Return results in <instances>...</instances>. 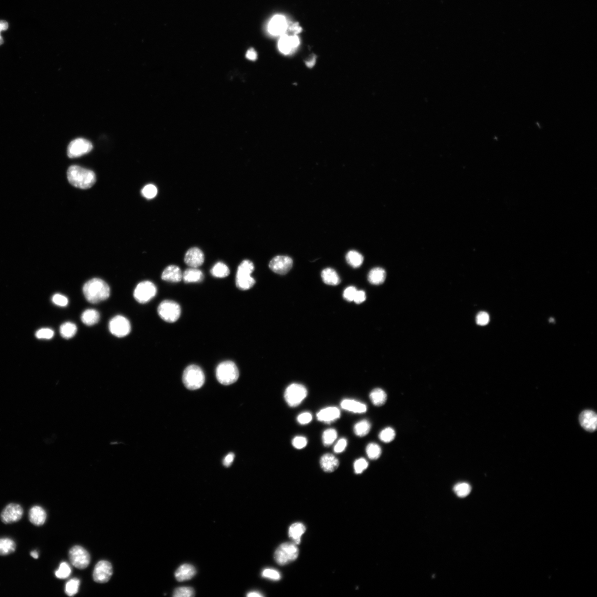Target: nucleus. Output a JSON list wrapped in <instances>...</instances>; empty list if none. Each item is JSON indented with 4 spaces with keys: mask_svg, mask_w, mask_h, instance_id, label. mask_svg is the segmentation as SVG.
Returning a JSON list of instances; mask_svg holds the SVG:
<instances>
[{
    "mask_svg": "<svg viewBox=\"0 0 597 597\" xmlns=\"http://www.w3.org/2000/svg\"><path fill=\"white\" fill-rule=\"evenodd\" d=\"M86 299L91 304H97L108 298L110 288L103 280L93 278L87 281L83 288Z\"/></svg>",
    "mask_w": 597,
    "mask_h": 597,
    "instance_id": "1",
    "label": "nucleus"
},
{
    "mask_svg": "<svg viewBox=\"0 0 597 597\" xmlns=\"http://www.w3.org/2000/svg\"><path fill=\"white\" fill-rule=\"evenodd\" d=\"M70 184L77 188L87 189L92 187L96 181L94 171L78 166L70 167L67 171Z\"/></svg>",
    "mask_w": 597,
    "mask_h": 597,
    "instance_id": "2",
    "label": "nucleus"
},
{
    "mask_svg": "<svg viewBox=\"0 0 597 597\" xmlns=\"http://www.w3.org/2000/svg\"><path fill=\"white\" fill-rule=\"evenodd\" d=\"M254 269V263L249 260L242 261L240 264L237 269L236 284L240 290H249L254 286L256 281L251 276Z\"/></svg>",
    "mask_w": 597,
    "mask_h": 597,
    "instance_id": "3",
    "label": "nucleus"
},
{
    "mask_svg": "<svg viewBox=\"0 0 597 597\" xmlns=\"http://www.w3.org/2000/svg\"><path fill=\"white\" fill-rule=\"evenodd\" d=\"M217 381L223 385H231L239 379V371L234 362L224 361L217 366L216 370Z\"/></svg>",
    "mask_w": 597,
    "mask_h": 597,
    "instance_id": "4",
    "label": "nucleus"
},
{
    "mask_svg": "<svg viewBox=\"0 0 597 597\" xmlns=\"http://www.w3.org/2000/svg\"><path fill=\"white\" fill-rule=\"evenodd\" d=\"M205 380L204 372L201 368L197 365L189 366L183 372V384L188 389H200L204 385Z\"/></svg>",
    "mask_w": 597,
    "mask_h": 597,
    "instance_id": "5",
    "label": "nucleus"
},
{
    "mask_svg": "<svg viewBox=\"0 0 597 597\" xmlns=\"http://www.w3.org/2000/svg\"><path fill=\"white\" fill-rule=\"evenodd\" d=\"M298 549L295 543H286L279 546L274 554L275 560L279 565H286L298 558Z\"/></svg>",
    "mask_w": 597,
    "mask_h": 597,
    "instance_id": "6",
    "label": "nucleus"
},
{
    "mask_svg": "<svg viewBox=\"0 0 597 597\" xmlns=\"http://www.w3.org/2000/svg\"><path fill=\"white\" fill-rule=\"evenodd\" d=\"M158 313L167 323H173L181 315V307L178 303L172 300L162 301L158 307Z\"/></svg>",
    "mask_w": 597,
    "mask_h": 597,
    "instance_id": "7",
    "label": "nucleus"
},
{
    "mask_svg": "<svg viewBox=\"0 0 597 597\" xmlns=\"http://www.w3.org/2000/svg\"><path fill=\"white\" fill-rule=\"evenodd\" d=\"M307 395L305 386L298 384L289 385L284 393V399L291 407H296L299 405Z\"/></svg>",
    "mask_w": 597,
    "mask_h": 597,
    "instance_id": "8",
    "label": "nucleus"
},
{
    "mask_svg": "<svg viewBox=\"0 0 597 597\" xmlns=\"http://www.w3.org/2000/svg\"><path fill=\"white\" fill-rule=\"evenodd\" d=\"M156 286L150 281L139 283L135 288L133 296L135 299L141 304H145L156 295Z\"/></svg>",
    "mask_w": 597,
    "mask_h": 597,
    "instance_id": "9",
    "label": "nucleus"
},
{
    "mask_svg": "<svg viewBox=\"0 0 597 597\" xmlns=\"http://www.w3.org/2000/svg\"><path fill=\"white\" fill-rule=\"evenodd\" d=\"M69 559L72 565L79 569H85L89 565L90 556L85 549L75 546L69 551Z\"/></svg>",
    "mask_w": 597,
    "mask_h": 597,
    "instance_id": "10",
    "label": "nucleus"
},
{
    "mask_svg": "<svg viewBox=\"0 0 597 597\" xmlns=\"http://www.w3.org/2000/svg\"><path fill=\"white\" fill-rule=\"evenodd\" d=\"M109 328L115 337L124 338L129 334L131 326L128 319L123 316L118 315L110 320Z\"/></svg>",
    "mask_w": 597,
    "mask_h": 597,
    "instance_id": "11",
    "label": "nucleus"
},
{
    "mask_svg": "<svg viewBox=\"0 0 597 597\" xmlns=\"http://www.w3.org/2000/svg\"><path fill=\"white\" fill-rule=\"evenodd\" d=\"M92 143L85 138H77L69 143L68 147V156L74 158L81 157L89 153L92 149Z\"/></svg>",
    "mask_w": 597,
    "mask_h": 597,
    "instance_id": "12",
    "label": "nucleus"
},
{
    "mask_svg": "<svg viewBox=\"0 0 597 597\" xmlns=\"http://www.w3.org/2000/svg\"><path fill=\"white\" fill-rule=\"evenodd\" d=\"M113 573V569L111 564L107 561H100L94 568L93 578L96 582L104 584L110 580Z\"/></svg>",
    "mask_w": 597,
    "mask_h": 597,
    "instance_id": "13",
    "label": "nucleus"
},
{
    "mask_svg": "<svg viewBox=\"0 0 597 597\" xmlns=\"http://www.w3.org/2000/svg\"><path fill=\"white\" fill-rule=\"evenodd\" d=\"M293 264V259L289 256H278L270 260L269 267L274 273L283 275L290 271Z\"/></svg>",
    "mask_w": 597,
    "mask_h": 597,
    "instance_id": "14",
    "label": "nucleus"
},
{
    "mask_svg": "<svg viewBox=\"0 0 597 597\" xmlns=\"http://www.w3.org/2000/svg\"><path fill=\"white\" fill-rule=\"evenodd\" d=\"M23 514L22 507L18 504L11 503L4 508L1 514V519L4 524H11L21 520Z\"/></svg>",
    "mask_w": 597,
    "mask_h": 597,
    "instance_id": "15",
    "label": "nucleus"
},
{
    "mask_svg": "<svg viewBox=\"0 0 597 597\" xmlns=\"http://www.w3.org/2000/svg\"><path fill=\"white\" fill-rule=\"evenodd\" d=\"M287 29L286 18L283 15L274 16L270 20L268 26L269 32L274 36H281L285 34Z\"/></svg>",
    "mask_w": 597,
    "mask_h": 597,
    "instance_id": "16",
    "label": "nucleus"
},
{
    "mask_svg": "<svg viewBox=\"0 0 597 597\" xmlns=\"http://www.w3.org/2000/svg\"><path fill=\"white\" fill-rule=\"evenodd\" d=\"M185 263L191 268H198L204 263V255L201 250L197 247L189 249L186 253Z\"/></svg>",
    "mask_w": 597,
    "mask_h": 597,
    "instance_id": "17",
    "label": "nucleus"
},
{
    "mask_svg": "<svg viewBox=\"0 0 597 597\" xmlns=\"http://www.w3.org/2000/svg\"><path fill=\"white\" fill-rule=\"evenodd\" d=\"M580 423L583 428L587 431L594 432L597 427V416L592 410H587L581 413Z\"/></svg>",
    "mask_w": 597,
    "mask_h": 597,
    "instance_id": "18",
    "label": "nucleus"
},
{
    "mask_svg": "<svg viewBox=\"0 0 597 597\" xmlns=\"http://www.w3.org/2000/svg\"><path fill=\"white\" fill-rule=\"evenodd\" d=\"M341 417L340 410L337 407H328L320 410L317 413L318 421L325 424H331Z\"/></svg>",
    "mask_w": 597,
    "mask_h": 597,
    "instance_id": "19",
    "label": "nucleus"
},
{
    "mask_svg": "<svg viewBox=\"0 0 597 597\" xmlns=\"http://www.w3.org/2000/svg\"><path fill=\"white\" fill-rule=\"evenodd\" d=\"M163 281L171 283H178L183 279V274L179 267L171 265L167 267L162 274Z\"/></svg>",
    "mask_w": 597,
    "mask_h": 597,
    "instance_id": "20",
    "label": "nucleus"
},
{
    "mask_svg": "<svg viewBox=\"0 0 597 597\" xmlns=\"http://www.w3.org/2000/svg\"><path fill=\"white\" fill-rule=\"evenodd\" d=\"M29 517L32 524L36 526H41L45 523L46 513L43 508L36 506L31 508Z\"/></svg>",
    "mask_w": 597,
    "mask_h": 597,
    "instance_id": "21",
    "label": "nucleus"
},
{
    "mask_svg": "<svg viewBox=\"0 0 597 597\" xmlns=\"http://www.w3.org/2000/svg\"><path fill=\"white\" fill-rule=\"evenodd\" d=\"M321 468L325 472H333L339 466V460L335 456L326 454L321 457L320 461Z\"/></svg>",
    "mask_w": 597,
    "mask_h": 597,
    "instance_id": "22",
    "label": "nucleus"
},
{
    "mask_svg": "<svg viewBox=\"0 0 597 597\" xmlns=\"http://www.w3.org/2000/svg\"><path fill=\"white\" fill-rule=\"evenodd\" d=\"M196 574V569L190 564H184L181 565L175 573V577L177 581L183 582L188 581Z\"/></svg>",
    "mask_w": 597,
    "mask_h": 597,
    "instance_id": "23",
    "label": "nucleus"
},
{
    "mask_svg": "<svg viewBox=\"0 0 597 597\" xmlns=\"http://www.w3.org/2000/svg\"><path fill=\"white\" fill-rule=\"evenodd\" d=\"M341 408L353 413L362 414L366 412L367 405L352 399H344L341 403Z\"/></svg>",
    "mask_w": 597,
    "mask_h": 597,
    "instance_id": "24",
    "label": "nucleus"
},
{
    "mask_svg": "<svg viewBox=\"0 0 597 597\" xmlns=\"http://www.w3.org/2000/svg\"><path fill=\"white\" fill-rule=\"evenodd\" d=\"M305 526L300 522L292 524L289 529V536L296 545L301 542V538L305 532Z\"/></svg>",
    "mask_w": 597,
    "mask_h": 597,
    "instance_id": "25",
    "label": "nucleus"
},
{
    "mask_svg": "<svg viewBox=\"0 0 597 597\" xmlns=\"http://www.w3.org/2000/svg\"><path fill=\"white\" fill-rule=\"evenodd\" d=\"M321 277L324 282L329 286H338L341 282L338 273L331 268L324 269L321 273Z\"/></svg>",
    "mask_w": 597,
    "mask_h": 597,
    "instance_id": "26",
    "label": "nucleus"
},
{
    "mask_svg": "<svg viewBox=\"0 0 597 597\" xmlns=\"http://www.w3.org/2000/svg\"><path fill=\"white\" fill-rule=\"evenodd\" d=\"M183 279L185 283H199L203 281L204 275L201 270L198 268H191L185 270Z\"/></svg>",
    "mask_w": 597,
    "mask_h": 597,
    "instance_id": "27",
    "label": "nucleus"
},
{
    "mask_svg": "<svg viewBox=\"0 0 597 597\" xmlns=\"http://www.w3.org/2000/svg\"><path fill=\"white\" fill-rule=\"evenodd\" d=\"M386 277L385 270L382 268L377 267L372 269L368 274V281L374 285H380L384 283Z\"/></svg>",
    "mask_w": 597,
    "mask_h": 597,
    "instance_id": "28",
    "label": "nucleus"
},
{
    "mask_svg": "<svg viewBox=\"0 0 597 597\" xmlns=\"http://www.w3.org/2000/svg\"><path fill=\"white\" fill-rule=\"evenodd\" d=\"M99 312L95 309H87L83 312L81 319L84 324L87 326H92L100 320Z\"/></svg>",
    "mask_w": 597,
    "mask_h": 597,
    "instance_id": "29",
    "label": "nucleus"
},
{
    "mask_svg": "<svg viewBox=\"0 0 597 597\" xmlns=\"http://www.w3.org/2000/svg\"><path fill=\"white\" fill-rule=\"evenodd\" d=\"M16 545L14 541L10 538H0V555L6 556L15 552Z\"/></svg>",
    "mask_w": 597,
    "mask_h": 597,
    "instance_id": "30",
    "label": "nucleus"
},
{
    "mask_svg": "<svg viewBox=\"0 0 597 597\" xmlns=\"http://www.w3.org/2000/svg\"><path fill=\"white\" fill-rule=\"evenodd\" d=\"M372 403L377 407L384 405L387 399V395L384 390L380 388L373 389L370 395Z\"/></svg>",
    "mask_w": 597,
    "mask_h": 597,
    "instance_id": "31",
    "label": "nucleus"
},
{
    "mask_svg": "<svg viewBox=\"0 0 597 597\" xmlns=\"http://www.w3.org/2000/svg\"><path fill=\"white\" fill-rule=\"evenodd\" d=\"M346 259L349 265L353 268H358L363 262V256L358 252L350 251L346 255Z\"/></svg>",
    "mask_w": 597,
    "mask_h": 597,
    "instance_id": "32",
    "label": "nucleus"
},
{
    "mask_svg": "<svg viewBox=\"0 0 597 597\" xmlns=\"http://www.w3.org/2000/svg\"><path fill=\"white\" fill-rule=\"evenodd\" d=\"M77 327L76 324L67 322L60 326V333L62 337L65 339H70L76 335Z\"/></svg>",
    "mask_w": 597,
    "mask_h": 597,
    "instance_id": "33",
    "label": "nucleus"
},
{
    "mask_svg": "<svg viewBox=\"0 0 597 597\" xmlns=\"http://www.w3.org/2000/svg\"><path fill=\"white\" fill-rule=\"evenodd\" d=\"M211 273L214 277L225 278L230 274V269L225 264L218 262L212 269Z\"/></svg>",
    "mask_w": 597,
    "mask_h": 597,
    "instance_id": "34",
    "label": "nucleus"
},
{
    "mask_svg": "<svg viewBox=\"0 0 597 597\" xmlns=\"http://www.w3.org/2000/svg\"><path fill=\"white\" fill-rule=\"evenodd\" d=\"M371 425L369 422L363 420L355 424L354 426V432L359 437L366 436L371 430Z\"/></svg>",
    "mask_w": 597,
    "mask_h": 597,
    "instance_id": "35",
    "label": "nucleus"
},
{
    "mask_svg": "<svg viewBox=\"0 0 597 597\" xmlns=\"http://www.w3.org/2000/svg\"><path fill=\"white\" fill-rule=\"evenodd\" d=\"M278 48L282 53L288 54L291 52L292 47L289 41V36L284 34L281 36L278 43Z\"/></svg>",
    "mask_w": 597,
    "mask_h": 597,
    "instance_id": "36",
    "label": "nucleus"
},
{
    "mask_svg": "<svg viewBox=\"0 0 597 597\" xmlns=\"http://www.w3.org/2000/svg\"><path fill=\"white\" fill-rule=\"evenodd\" d=\"M338 437V432L334 428H329L323 432V442L326 447L332 445Z\"/></svg>",
    "mask_w": 597,
    "mask_h": 597,
    "instance_id": "37",
    "label": "nucleus"
},
{
    "mask_svg": "<svg viewBox=\"0 0 597 597\" xmlns=\"http://www.w3.org/2000/svg\"><path fill=\"white\" fill-rule=\"evenodd\" d=\"M366 453L370 459L377 460L380 458L381 455V448L375 443H371L366 447Z\"/></svg>",
    "mask_w": 597,
    "mask_h": 597,
    "instance_id": "38",
    "label": "nucleus"
},
{
    "mask_svg": "<svg viewBox=\"0 0 597 597\" xmlns=\"http://www.w3.org/2000/svg\"><path fill=\"white\" fill-rule=\"evenodd\" d=\"M80 583V581L78 578H73V579L69 580L65 585V593L70 597L76 595L79 591Z\"/></svg>",
    "mask_w": 597,
    "mask_h": 597,
    "instance_id": "39",
    "label": "nucleus"
},
{
    "mask_svg": "<svg viewBox=\"0 0 597 597\" xmlns=\"http://www.w3.org/2000/svg\"><path fill=\"white\" fill-rule=\"evenodd\" d=\"M454 489L457 496L460 498H464L469 495L471 491V487L467 483H461L456 484Z\"/></svg>",
    "mask_w": 597,
    "mask_h": 597,
    "instance_id": "40",
    "label": "nucleus"
},
{
    "mask_svg": "<svg viewBox=\"0 0 597 597\" xmlns=\"http://www.w3.org/2000/svg\"><path fill=\"white\" fill-rule=\"evenodd\" d=\"M72 573V569L66 562L60 563L58 570L55 572V575L59 579L67 578Z\"/></svg>",
    "mask_w": 597,
    "mask_h": 597,
    "instance_id": "41",
    "label": "nucleus"
},
{
    "mask_svg": "<svg viewBox=\"0 0 597 597\" xmlns=\"http://www.w3.org/2000/svg\"><path fill=\"white\" fill-rule=\"evenodd\" d=\"M195 595L194 590L189 587H181L177 588L172 596L174 597H192Z\"/></svg>",
    "mask_w": 597,
    "mask_h": 597,
    "instance_id": "42",
    "label": "nucleus"
},
{
    "mask_svg": "<svg viewBox=\"0 0 597 597\" xmlns=\"http://www.w3.org/2000/svg\"><path fill=\"white\" fill-rule=\"evenodd\" d=\"M395 437V432L393 428L387 427L382 430L379 435L380 439L384 442L388 443L392 441Z\"/></svg>",
    "mask_w": 597,
    "mask_h": 597,
    "instance_id": "43",
    "label": "nucleus"
},
{
    "mask_svg": "<svg viewBox=\"0 0 597 597\" xmlns=\"http://www.w3.org/2000/svg\"><path fill=\"white\" fill-rule=\"evenodd\" d=\"M141 192L144 198L148 199H152L156 197L158 190L155 185L148 184L144 186Z\"/></svg>",
    "mask_w": 597,
    "mask_h": 597,
    "instance_id": "44",
    "label": "nucleus"
},
{
    "mask_svg": "<svg viewBox=\"0 0 597 597\" xmlns=\"http://www.w3.org/2000/svg\"><path fill=\"white\" fill-rule=\"evenodd\" d=\"M262 576L273 581H278L281 578V573L272 568L264 569L262 572Z\"/></svg>",
    "mask_w": 597,
    "mask_h": 597,
    "instance_id": "45",
    "label": "nucleus"
},
{
    "mask_svg": "<svg viewBox=\"0 0 597 597\" xmlns=\"http://www.w3.org/2000/svg\"><path fill=\"white\" fill-rule=\"evenodd\" d=\"M368 466V462L366 459L361 458L357 460L354 463V469L356 474L362 473L366 470Z\"/></svg>",
    "mask_w": 597,
    "mask_h": 597,
    "instance_id": "46",
    "label": "nucleus"
},
{
    "mask_svg": "<svg viewBox=\"0 0 597 597\" xmlns=\"http://www.w3.org/2000/svg\"><path fill=\"white\" fill-rule=\"evenodd\" d=\"M54 331L50 329H42L37 331L36 337L39 339H51L53 337Z\"/></svg>",
    "mask_w": 597,
    "mask_h": 597,
    "instance_id": "47",
    "label": "nucleus"
},
{
    "mask_svg": "<svg viewBox=\"0 0 597 597\" xmlns=\"http://www.w3.org/2000/svg\"><path fill=\"white\" fill-rule=\"evenodd\" d=\"M307 444L306 438L303 436H296L293 438L292 445L297 449H302Z\"/></svg>",
    "mask_w": 597,
    "mask_h": 597,
    "instance_id": "48",
    "label": "nucleus"
},
{
    "mask_svg": "<svg viewBox=\"0 0 597 597\" xmlns=\"http://www.w3.org/2000/svg\"><path fill=\"white\" fill-rule=\"evenodd\" d=\"M52 301L54 304L62 307L66 306L69 302L67 297L59 294H56L53 297Z\"/></svg>",
    "mask_w": 597,
    "mask_h": 597,
    "instance_id": "49",
    "label": "nucleus"
},
{
    "mask_svg": "<svg viewBox=\"0 0 597 597\" xmlns=\"http://www.w3.org/2000/svg\"><path fill=\"white\" fill-rule=\"evenodd\" d=\"M357 290L355 287H349L345 289L343 292V298L348 301H352L354 300Z\"/></svg>",
    "mask_w": 597,
    "mask_h": 597,
    "instance_id": "50",
    "label": "nucleus"
},
{
    "mask_svg": "<svg viewBox=\"0 0 597 597\" xmlns=\"http://www.w3.org/2000/svg\"><path fill=\"white\" fill-rule=\"evenodd\" d=\"M489 316L486 312H480L476 318L477 324L480 326H485L488 324Z\"/></svg>",
    "mask_w": 597,
    "mask_h": 597,
    "instance_id": "51",
    "label": "nucleus"
},
{
    "mask_svg": "<svg viewBox=\"0 0 597 597\" xmlns=\"http://www.w3.org/2000/svg\"><path fill=\"white\" fill-rule=\"evenodd\" d=\"M312 419V415L310 413L306 412L300 414L297 418V421L301 425H305L310 423Z\"/></svg>",
    "mask_w": 597,
    "mask_h": 597,
    "instance_id": "52",
    "label": "nucleus"
},
{
    "mask_svg": "<svg viewBox=\"0 0 597 597\" xmlns=\"http://www.w3.org/2000/svg\"><path fill=\"white\" fill-rule=\"evenodd\" d=\"M347 445V441L346 438H341V439H340L338 442L337 444L334 447V451L335 453H341V452H342L345 449H346Z\"/></svg>",
    "mask_w": 597,
    "mask_h": 597,
    "instance_id": "53",
    "label": "nucleus"
},
{
    "mask_svg": "<svg viewBox=\"0 0 597 597\" xmlns=\"http://www.w3.org/2000/svg\"><path fill=\"white\" fill-rule=\"evenodd\" d=\"M366 298V296L365 292L363 291H357L355 297H354L353 301L355 302L356 304H361V303L365 301Z\"/></svg>",
    "mask_w": 597,
    "mask_h": 597,
    "instance_id": "54",
    "label": "nucleus"
},
{
    "mask_svg": "<svg viewBox=\"0 0 597 597\" xmlns=\"http://www.w3.org/2000/svg\"><path fill=\"white\" fill-rule=\"evenodd\" d=\"M235 459V455L233 453L228 454L225 456L223 461V464L226 468L230 467L234 462Z\"/></svg>",
    "mask_w": 597,
    "mask_h": 597,
    "instance_id": "55",
    "label": "nucleus"
},
{
    "mask_svg": "<svg viewBox=\"0 0 597 597\" xmlns=\"http://www.w3.org/2000/svg\"><path fill=\"white\" fill-rule=\"evenodd\" d=\"M8 28V23L7 22L3 20H0V45L3 43V39L1 35V33L2 31L7 30Z\"/></svg>",
    "mask_w": 597,
    "mask_h": 597,
    "instance_id": "56",
    "label": "nucleus"
},
{
    "mask_svg": "<svg viewBox=\"0 0 597 597\" xmlns=\"http://www.w3.org/2000/svg\"><path fill=\"white\" fill-rule=\"evenodd\" d=\"M289 41L292 49H295L300 44V41L297 35L289 36Z\"/></svg>",
    "mask_w": 597,
    "mask_h": 597,
    "instance_id": "57",
    "label": "nucleus"
},
{
    "mask_svg": "<svg viewBox=\"0 0 597 597\" xmlns=\"http://www.w3.org/2000/svg\"><path fill=\"white\" fill-rule=\"evenodd\" d=\"M257 57V55L256 51L254 49H250L246 53V58L250 60H255Z\"/></svg>",
    "mask_w": 597,
    "mask_h": 597,
    "instance_id": "58",
    "label": "nucleus"
},
{
    "mask_svg": "<svg viewBox=\"0 0 597 597\" xmlns=\"http://www.w3.org/2000/svg\"><path fill=\"white\" fill-rule=\"evenodd\" d=\"M290 30L296 35L299 34V33H300L302 31L301 28L299 25H298V23H296L295 24H293L291 27Z\"/></svg>",
    "mask_w": 597,
    "mask_h": 597,
    "instance_id": "59",
    "label": "nucleus"
},
{
    "mask_svg": "<svg viewBox=\"0 0 597 597\" xmlns=\"http://www.w3.org/2000/svg\"><path fill=\"white\" fill-rule=\"evenodd\" d=\"M246 596L248 597H263L264 596L258 592L253 591L247 594Z\"/></svg>",
    "mask_w": 597,
    "mask_h": 597,
    "instance_id": "60",
    "label": "nucleus"
},
{
    "mask_svg": "<svg viewBox=\"0 0 597 597\" xmlns=\"http://www.w3.org/2000/svg\"><path fill=\"white\" fill-rule=\"evenodd\" d=\"M315 62H316V57H315V56H314V57H312L311 59L307 60V61L306 62V65L307 67H308L309 68H312V67H314V65H315Z\"/></svg>",
    "mask_w": 597,
    "mask_h": 597,
    "instance_id": "61",
    "label": "nucleus"
},
{
    "mask_svg": "<svg viewBox=\"0 0 597 597\" xmlns=\"http://www.w3.org/2000/svg\"><path fill=\"white\" fill-rule=\"evenodd\" d=\"M30 554H31V556L33 557V558H35V559H37V558H39V553H38V552H37V551H33V552H32Z\"/></svg>",
    "mask_w": 597,
    "mask_h": 597,
    "instance_id": "62",
    "label": "nucleus"
}]
</instances>
